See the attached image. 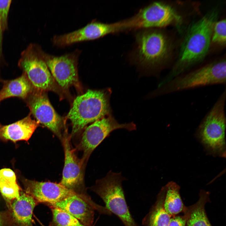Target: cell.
<instances>
[{
  "instance_id": "cell-2",
  "label": "cell",
  "mask_w": 226,
  "mask_h": 226,
  "mask_svg": "<svg viewBox=\"0 0 226 226\" xmlns=\"http://www.w3.org/2000/svg\"><path fill=\"white\" fill-rule=\"evenodd\" d=\"M135 45L130 54L131 61L148 72L160 69L168 61L172 49L171 41L160 29L135 30Z\"/></svg>"
},
{
  "instance_id": "cell-13",
  "label": "cell",
  "mask_w": 226,
  "mask_h": 226,
  "mask_svg": "<svg viewBox=\"0 0 226 226\" xmlns=\"http://www.w3.org/2000/svg\"><path fill=\"white\" fill-rule=\"evenodd\" d=\"M30 95L27 104L30 113L40 123L62 140L64 120L55 110L45 92L37 90Z\"/></svg>"
},
{
  "instance_id": "cell-21",
  "label": "cell",
  "mask_w": 226,
  "mask_h": 226,
  "mask_svg": "<svg viewBox=\"0 0 226 226\" xmlns=\"http://www.w3.org/2000/svg\"><path fill=\"white\" fill-rule=\"evenodd\" d=\"M163 187L164 191V206L167 213L172 217L183 213L186 206L180 195L179 186L171 181Z\"/></svg>"
},
{
  "instance_id": "cell-16",
  "label": "cell",
  "mask_w": 226,
  "mask_h": 226,
  "mask_svg": "<svg viewBox=\"0 0 226 226\" xmlns=\"http://www.w3.org/2000/svg\"><path fill=\"white\" fill-rule=\"evenodd\" d=\"M39 122L33 120L29 114L23 119L12 124L4 125L0 123V139L28 141L39 126Z\"/></svg>"
},
{
  "instance_id": "cell-11",
  "label": "cell",
  "mask_w": 226,
  "mask_h": 226,
  "mask_svg": "<svg viewBox=\"0 0 226 226\" xmlns=\"http://www.w3.org/2000/svg\"><path fill=\"white\" fill-rule=\"evenodd\" d=\"M125 31L122 20L106 23L92 20L83 27L62 35H55L51 39L53 44L60 47L74 43L94 40L106 35Z\"/></svg>"
},
{
  "instance_id": "cell-25",
  "label": "cell",
  "mask_w": 226,
  "mask_h": 226,
  "mask_svg": "<svg viewBox=\"0 0 226 226\" xmlns=\"http://www.w3.org/2000/svg\"><path fill=\"white\" fill-rule=\"evenodd\" d=\"M12 0H0V23L3 31L8 27V16Z\"/></svg>"
},
{
  "instance_id": "cell-26",
  "label": "cell",
  "mask_w": 226,
  "mask_h": 226,
  "mask_svg": "<svg viewBox=\"0 0 226 226\" xmlns=\"http://www.w3.org/2000/svg\"><path fill=\"white\" fill-rule=\"evenodd\" d=\"M168 226H186V220L184 215L171 217Z\"/></svg>"
},
{
  "instance_id": "cell-27",
  "label": "cell",
  "mask_w": 226,
  "mask_h": 226,
  "mask_svg": "<svg viewBox=\"0 0 226 226\" xmlns=\"http://www.w3.org/2000/svg\"><path fill=\"white\" fill-rule=\"evenodd\" d=\"M3 32V31L0 23V52L2 50Z\"/></svg>"
},
{
  "instance_id": "cell-18",
  "label": "cell",
  "mask_w": 226,
  "mask_h": 226,
  "mask_svg": "<svg viewBox=\"0 0 226 226\" xmlns=\"http://www.w3.org/2000/svg\"><path fill=\"white\" fill-rule=\"evenodd\" d=\"M38 203L31 196L21 193L19 198L13 200L11 206L15 221L20 226H32L33 213Z\"/></svg>"
},
{
  "instance_id": "cell-20",
  "label": "cell",
  "mask_w": 226,
  "mask_h": 226,
  "mask_svg": "<svg viewBox=\"0 0 226 226\" xmlns=\"http://www.w3.org/2000/svg\"><path fill=\"white\" fill-rule=\"evenodd\" d=\"M164 191L163 187L156 201L142 221L143 226H168L171 217L165 210L164 203Z\"/></svg>"
},
{
  "instance_id": "cell-1",
  "label": "cell",
  "mask_w": 226,
  "mask_h": 226,
  "mask_svg": "<svg viewBox=\"0 0 226 226\" xmlns=\"http://www.w3.org/2000/svg\"><path fill=\"white\" fill-rule=\"evenodd\" d=\"M218 10L213 9L188 28L180 44L177 59L161 83L164 84L201 62L209 51Z\"/></svg>"
},
{
  "instance_id": "cell-17",
  "label": "cell",
  "mask_w": 226,
  "mask_h": 226,
  "mask_svg": "<svg viewBox=\"0 0 226 226\" xmlns=\"http://www.w3.org/2000/svg\"><path fill=\"white\" fill-rule=\"evenodd\" d=\"M209 201V192L201 190L198 200L192 205L186 206L183 212L186 226H212L205 210V205Z\"/></svg>"
},
{
  "instance_id": "cell-5",
  "label": "cell",
  "mask_w": 226,
  "mask_h": 226,
  "mask_svg": "<svg viewBox=\"0 0 226 226\" xmlns=\"http://www.w3.org/2000/svg\"><path fill=\"white\" fill-rule=\"evenodd\" d=\"M226 90L206 115L199 125L197 137L208 153L225 157L226 119L225 105Z\"/></svg>"
},
{
  "instance_id": "cell-12",
  "label": "cell",
  "mask_w": 226,
  "mask_h": 226,
  "mask_svg": "<svg viewBox=\"0 0 226 226\" xmlns=\"http://www.w3.org/2000/svg\"><path fill=\"white\" fill-rule=\"evenodd\" d=\"M70 139V136L65 131L61 140L64 152V164L59 183L78 194L89 196L86 192L84 183L85 164L76 155L71 145Z\"/></svg>"
},
{
  "instance_id": "cell-7",
  "label": "cell",
  "mask_w": 226,
  "mask_h": 226,
  "mask_svg": "<svg viewBox=\"0 0 226 226\" xmlns=\"http://www.w3.org/2000/svg\"><path fill=\"white\" fill-rule=\"evenodd\" d=\"M128 31L143 29H160L170 25L180 27L182 17L170 5L162 1L153 2L125 19Z\"/></svg>"
},
{
  "instance_id": "cell-4",
  "label": "cell",
  "mask_w": 226,
  "mask_h": 226,
  "mask_svg": "<svg viewBox=\"0 0 226 226\" xmlns=\"http://www.w3.org/2000/svg\"><path fill=\"white\" fill-rule=\"evenodd\" d=\"M226 63L222 59L207 63L188 73L179 75L159 86L155 95L215 84H225Z\"/></svg>"
},
{
  "instance_id": "cell-28",
  "label": "cell",
  "mask_w": 226,
  "mask_h": 226,
  "mask_svg": "<svg viewBox=\"0 0 226 226\" xmlns=\"http://www.w3.org/2000/svg\"><path fill=\"white\" fill-rule=\"evenodd\" d=\"M3 223V219L2 215L0 213V226H2Z\"/></svg>"
},
{
  "instance_id": "cell-22",
  "label": "cell",
  "mask_w": 226,
  "mask_h": 226,
  "mask_svg": "<svg viewBox=\"0 0 226 226\" xmlns=\"http://www.w3.org/2000/svg\"><path fill=\"white\" fill-rule=\"evenodd\" d=\"M52 219L49 226H85L77 219L58 208L49 206Z\"/></svg>"
},
{
  "instance_id": "cell-23",
  "label": "cell",
  "mask_w": 226,
  "mask_h": 226,
  "mask_svg": "<svg viewBox=\"0 0 226 226\" xmlns=\"http://www.w3.org/2000/svg\"><path fill=\"white\" fill-rule=\"evenodd\" d=\"M0 191L5 199L13 200L19 198L20 188L16 180H0Z\"/></svg>"
},
{
  "instance_id": "cell-15",
  "label": "cell",
  "mask_w": 226,
  "mask_h": 226,
  "mask_svg": "<svg viewBox=\"0 0 226 226\" xmlns=\"http://www.w3.org/2000/svg\"><path fill=\"white\" fill-rule=\"evenodd\" d=\"M24 185L25 193L31 196L38 203L52 204L72 196L82 195L67 189L59 183L26 180L24 181Z\"/></svg>"
},
{
  "instance_id": "cell-3",
  "label": "cell",
  "mask_w": 226,
  "mask_h": 226,
  "mask_svg": "<svg viewBox=\"0 0 226 226\" xmlns=\"http://www.w3.org/2000/svg\"><path fill=\"white\" fill-rule=\"evenodd\" d=\"M111 89H88L74 100L67 118L71 123L72 134H75L87 124L111 114Z\"/></svg>"
},
{
  "instance_id": "cell-9",
  "label": "cell",
  "mask_w": 226,
  "mask_h": 226,
  "mask_svg": "<svg viewBox=\"0 0 226 226\" xmlns=\"http://www.w3.org/2000/svg\"><path fill=\"white\" fill-rule=\"evenodd\" d=\"M81 51L56 56L41 49V53L55 81L60 88L67 90L71 86L78 87V64Z\"/></svg>"
},
{
  "instance_id": "cell-29",
  "label": "cell",
  "mask_w": 226,
  "mask_h": 226,
  "mask_svg": "<svg viewBox=\"0 0 226 226\" xmlns=\"http://www.w3.org/2000/svg\"><path fill=\"white\" fill-rule=\"evenodd\" d=\"M38 221V222L41 225V226H45L44 224H42V223H41L40 220H39L37 218L36 219Z\"/></svg>"
},
{
  "instance_id": "cell-8",
  "label": "cell",
  "mask_w": 226,
  "mask_h": 226,
  "mask_svg": "<svg viewBox=\"0 0 226 226\" xmlns=\"http://www.w3.org/2000/svg\"><path fill=\"white\" fill-rule=\"evenodd\" d=\"M41 49L38 45L30 46L23 52L19 65L36 90L59 93V86L42 56Z\"/></svg>"
},
{
  "instance_id": "cell-14",
  "label": "cell",
  "mask_w": 226,
  "mask_h": 226,
  "mask_svg": "<svg viewBox=\"0 0 226 226\" xmlns=\"http://www.w3.org/2000/svg\"><path fill=\"white\" fill-rule=\"evenodd\" d=\"M59 209L72 216L85 226H94V211H99L101 206L90 196L75 195L61 201L47 204Z\"/></svg>"
},
{
  "instance_id": "cell-24",
  "label": "cell",
  "mask_w": 226,
  "mask_h": 226,
  "mask_svg": "<svg viewBox=\"0 0 226 226\" xmlns=\"http://www.w3.org/2000/svg\"><path fill=\"white\" fill-rule=\"evenodd\" d=\"M226 19L217 21L214 24L211 38L213 43L221 46H225L226 43Z\"/></svg>"
},
{
  "instance_id": "cell-6",
  "label": "cell",
  "mask_w": 226,
  "mask_h": 226,
  "mask_svg": "<svg viewBox=\"0 0 226 226\" xmlns=\"http://www.w3.org/2000/svg\"><path fill=\"white\" fill-rule=\"evenodd\" d=\"M126 179L121 172L110 170L104 178L97 180L91 190L103 200L105 207L116 215L124 226H139L130 213L122 183Z\"/></svg>"
},
{
  "instance_id": "cell-19",
  "label": "cell",
  "mask_w": 226,
  "mask_h": 226,
  "mask_svg": "<svg viewBox=\"0 0 226 226\" xmlns=\"http://www.w3.org/2000/svg\"><path fill=\"white\" fill-rule=\"evenodd\" d=\"M2 82L3 86L0 90V103L11 97L25 99L33 91V87L24 73L16 79L3 80Z\"/></svg>"
},
{
  "instance_id": "cell-10",
  "label": "cell",
  "mask_w": 226,
  "mask_h": 226,
  "mask_svg": "<svg viewBox=\"0 0 226 226\" xmlns=\"http://www.w3.org/2000/svg\"><path fill=\"white\" fill-rule=\"evenodd\" d=\"M119 129L131 131L136 129L133 122L119 123L111 114L96 121L83 132L78 148L83 152L81 159L85 164L94 149L113 131Z\"/></svg>"
}]
</instances>
